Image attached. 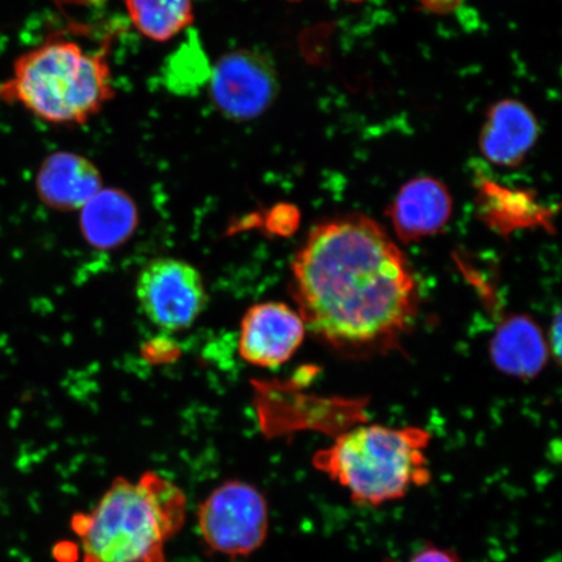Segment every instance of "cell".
<instances>
[{
  "mask_svg": "<svg viewBox=\"0 0 562 562\" xmlns=\"http://www.w3.org/2000/svg\"><path fill=\"white\" fill-rule=\"evenodd\" d=\"M55 4L66 9V7H98L108 3L109 0H53Z\"/></svg>",
  "mask_w": 562,
  "mask_h": 562,
  "instance_id": "cell-16",
  "label": "cell"
},
{
  "mask_svg": "<svg viewBox=\"0 0 562 562\" xmlns=\"http://www.w3.org/2000/svg\"><path fill=\"white\" fill-rule=\"evenodd\" d=\"M102 188V173L93 161L72 151L50 154L35 179L42 203L61 213L80 211Z\"/></svg>",
  "mask_w": 562,
  "mask_h": 562,
  "instance_id": "cell-9",
  "label": "cell"
},
{
  "mask_svg": "<svg viewBox=\"0 0 562 562\" xmlns=\"http://www.w3.org/2000/svg\"><path fill=\"white\" fill-rule=\"evenodd\" d=\"M109 44L98 50L53 38L21 54L0 86V100L20 104L46 123L82 126L114 100Z\"/></svg>",
  "mask_w": 562,
  "mask_h": 562,
  "instance_id": "cell-3",
  "label": "cell"
},
{
  "mask_svg": "<svg viewBox=\"0 0 562 562\" xmlns=\"http://www.w3.org/2000/svg\"><path fill=\"white\" fill-rule=\"evenodd\" d=\"M305 333L299 312L283 302H262L244 315L238 353L252 367L277 369L296 353Z\"/></svg>",
  "mask_w": 562,
  "mask_h": 562,
  "instance_id": "cell-8",
  "label": "cell"
},
{
  "mask_svg": "<svg viewBox=\"0 0 562 562\" xmlns=\"http://www.w3.org/2000/svg\"><path fill=\"white\" fill-rule=\"evenodd\" d=\"M136 297L146 318L168 333L191 328L209 300L201 272L176 258L146 263L138 273Z\"/></svg>",
  "mask_w": 562,
  "mask_h": 562,
  "instance_id": "cell-6",
  "label": "cell"
},
{
  "mask_svg": "<svg viewBox=\"0 0 562 562\" xmlns=\"http://www.w3.org/2000/svg\"><path fill=\"white\" fill-rule=\"evenodd\" d=\"M452 199L437 179L419 178L407 182L389 211L398 238L405 243L438 234L452 215Z\"/></svg>",
  "mask_w": 562,
  "mask_h": 562,
  "instance_id": "cell-10",
  "label": "cell"
},
{
  "mask_svg": "<svg viewBox=\"0 0 562 562\" xmlns=\"http://www.w3.org/2000/svg\"><path fill=\"white\" fill-rule=\"evenodd\" d=\"M539 137L537 117L518 101L498 102L488 112L481 132L480 146L491 164L516 167Z\"/></svg>",
  "mask_w": 562,
  "mask_h": 562,
  "instance_id": "cell-11",
  "label": "cell"
},
{
  "mask_svg": "<svg viewBox=\"0 0 562 562\" xmlns=\"http://www.w3.org/2000/svg\"><path fill=\"white\" fill-rule=\"evenodd\" d=\"M551 335V346L553 344V355L559 357L560 356V341H561V322H560V315H558L557 323H554V326L552 327Z\"/></svg>",
  "mask_w": 562,
  "mask_h": 562,
  "instance_id": "cell-17",
  "label": "cell"
},
{
  "mask_svg": "<svg viewBox=\"0 0 562 562\" xmlns=\"http://www.w3.org/2000/svg\"><path fill=\"white\" fill-rule=\"evenodd\" d=\"M291 293L306 329L351 358L395 349L419 308L409 261L363 215L335 217L308 234L293 259Z\"/></svg>",
  "mask_w": 562,
  "mask_h": 562,
  "instance_id": "cell-1",
  "label": "cell"
},
{
  "mask_svg": "<svg viewBox=\"0 0 562 562\" xmlns=\"http://www.w3.org/2000/svg\"><path fill=\"white\" fill-rule=\"evenodd\" d=\"M288 2H299V0H288Z\"/></svg>",
  "mask_w": 562,
  "mask_h": 562,
  "instance_id": "cell-18",
  "label": "cell"
},
{
  "mask_svg": "<svg viewBox=\"0 0 562 562\" xmlns=\"http://www.w3.org/2000/svg\"><path fill=\"white\" fill-rule=\"evenodd\" d=\"M430 434L419 427H356L314 456V467L348 492L358 507L402 501L431 481L425 453Z\"/></svg>",
  "mask_w": 562,
  "mask_h": 562,
  "instance_id": "cell-4",
  "label": "cell"
},
{
  "mask_svg": "<svg viewBox=\"0 0 562 562\" xmlns=\"http://www.w3.org/2000/svg\"><path fill=\"white\" fill-rule=\"evenodd\" d=\"M196 521L209 550L227 558H248L269 536V504L252 484L228 481L202 502Z\"/></svg>",
  "mask_w": 562,
  "mask_h": 562,
  "instance_id": "cell-5",
  "label": "cell"
},
{
  "mask_svg": "<svg viewBox=\"0 0 562 562\" xmlns=\"http://www.w3.org/2000/svg\"><path fill=\"white\" fill-rule=\"evenodd\" d=\"M187 496L173 482L146 472L116 477L89 513L76 515L82 562H166L165 547L186 522Z\"/></svg>",
  "mask_w": 562,
  "mask_h": 562,
  "instance_id": "cell-2",
  "label": "cell"
},
{
  "mask_svg": "<svg viewBox=\"0 0 562 562\" xmlns=\"http://www.w3.org/2000/svg\"><path fill=\"white\" fill-rule=\"evenodd\" d=\"M138 222L135 200L119 188H102L80 210L81 234L98 250L115 249L128 241Z\"/></svg>",
  "mask_w": 562,
  "mask_h": 562,
  "instance_id": "cell-13",
  "label": "cell"
},
{
  "mask_svg": "<svg viewBox=\"0 0 562 562\" xmlns=\"http://www.w3.org/2000/svg\"><path fill=\"white\" fill-rule=\"evenodd\" d=\"M406 562H463L451 548L426 543L418 548Z\"/></svg>",
  "mask_w": 562,
  "mask_h": 562,
  "instance_id": "cell-15",
  "label": "cell"
},
{
  "mask_svg": "<svg viewBox=\"0 0 562 562\" xmlns=\"http://www.w3.org/2000/svg\"><path fill=\"white\" fill-rule=\"evenodd\" d=\"M278 93L276 67L265 54L251 48L224 54L211 70L210 101L229 121L249 122L263 115Z\"/></svg>",
  "mask_w": 562,
  "mask_h": 562,
  "instance_id": "cell-7",
  "label": "cell"
},
{
  "mask_svg": "<svg viewBox=\"0 0 562 562\" xmlns=\"http://www.w3.org/2000/svg\"><path fill=\"white\" fill-rule=\"evenodd\" d=\"M490 355L503 374L532 378L544 369L550 348L536 322L527 315H513L496 329Z\"/></svg>",
  "mask_w": 562,
  "mask_h": 562,
  "instance_id": "cell-12",
  "label": "cell"
},
{
  "mask_svg": "<svg viewBox=\"0 0 562 562\" xmlns=\"http://www.w3.org/2000/svg\"><path fill=\"white\" fill-rule=\"evenodd\" d=\"M131 23L158 44L178 37L194 23V0H125Z\"/></svg>",
  "mask_w": 562,
  "mask_h": 562,
  "instance_id": "cell-14",
  "label": "cell"
}]
</instances>
